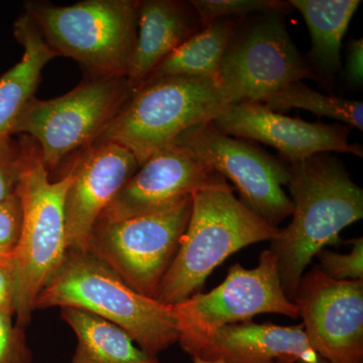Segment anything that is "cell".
Returning <instances> with one entry per match:
<instances>
[{
  "mask_svg": "<svg viewBox=\"0 0 363 363\" xmlns=\"http://www.w3.org/2000/svg\"><path fill=\"white\" fill-rule=\"evenodd\" d=\"M21 167L20 142L16 143L11 138L0 140V201L16 192Z\"/></svg>",
  "mask_w": 363,
  "mask_h": 363,
  "instance_id": "4316f807",
  "label": "cell"
},
{
  "mask_svg": "<svg viewBox=\"0 0 363 363\" xmlns=\"http://www.w3.org/2000/svg\"><path fill=\"white\" fill-rule=\"evenodd\" d=\"M197 357L218 363H312L319 357L302 324L281 326L247 321L218 329Z\"/></svg>",
  "mask_w": 363,
  "mask_h": 363,
  "instance_id": "2e32d148",
  "label": "cell"
},
{
  "mask_svg": "<svg viewBox=\"0 0 363 363\" xmlns=\"http://www.w3.org/2000/svg\"><path fill=\"white\" fill-rule=\"evenodd\" d=\"M363 40H352L348 45L346 79L350 86L362 88L363 84Z\"/></svg>",
  "mask_w": 363,
  "mask_h": 363,
  "instance_id": "f1b7e54d",
  "label": "cell"
},
{
  "mask_svg": "<svg viewBox=\"0 0 363 363\" xmlns=\"http://www.w3.org/2000/svg\"><path fill=\"white\" fill-rule=\"evenodd\" d=\"M209 168L229 179L240 192V200L271 226L278 227L292 216L294 205L284 186L290 182V169L253 143L233 138L212 123L198 124L176 140Z\"/></svg>",
  "mask_w": 363,
  "mask_h": 363,
  "instance_id": "8fae6325",
  "label": "cell"
},
{
  "mask_svg": "<svg viewBox=\"0 0 363 363\" xmlns=\"http://www.w3.org/2000/svg\"><path fill=\"white\" fill-rule=\"evenodd\" d=\"M294 303L318 357L363 363V279L336 281L315 267L301 279Z\"/></svg>",
  "mask_w": 363,
  "mask_h": 363,
  "instance_id": "7c38bea8",
  "label": "cell"
},
{
  "mask_svg": "<svg viewBox=\"0 0 363 363\" xmlns=\"http://www.w3.org/2000/svg\"><path fill=\"white\" fill-rule=\"evenodd\" d=\"M221 177L191 150L175 143L143 162L98 220H124L166 209Z\"/></svg>",
  "mask_w": 363,
  "mask_h": 363,
  "instance_id": "9a60e30c",
  "label": "cell"
},
{
  "mask_svg": "<svg viewBox=\"0 0 363 363\" xmlns=\"http://www.w3.org/2000/svg\"><path fill=\"white\" fill-rule=\"evenodd\" d=\"M260 104L271 111L303 109L318 116L336 119L350 128L363 130V104L362 101L323 94L313 90L302 81H296L267 95Z\"/></svg>",
  "mask_w": 363,
  "mask_h": 363,
  "instance_id": "7402d4cb",
  "label": "cell"
},
{
  "mask_svg": "<svg viewBox=\"0 0 363 363\" xmlns=\"http://www.w3.org/2000/svg\"><path fill=\"white\" fill-rule=\"evenodd\" d=\"M16 302V283L11 252L0 257V311L13 315Z\"/></svg>",
  "mask_w": 363,
  "mask_h": 363,
  "instance_id": "83f0119b",
  "label": "cell"
},
{
  "mask_svg": "<svg viewBox=\"0 0 363 363\" xmlns=\"http://www.w3.org/2000/svg\"><path fill=\"white\" fill-rule=\"evenodd\" d=\"M138 168L135 157L116 143H97L77 152L64 205L67 250H88L98 219Z\"/></svg>",
  "mask_w": 363,
  "mask_h": 363,
  "instance_id": "5bb4252c",
  "label": "cell"
},
{
  "mask_svg": "<svg viewBox=\"0 0 363 363\" xmlns=\"http://www.w3.org/2000/svg\"><path fill=\"white\" fill-rule=\"evenodd\" d=\"M293 219L281 229L269 250L289 300L295 301L306 269L320 250L339 240V233L363 217V191L330 152L289 164Z\"/></svg>",
  "mask_w": 363,
  "mask_h": 363,
  "instance_id": "6da1fadb",
  "label": "cell"
},
{
  "mask_svg": "<svg viewBox=\"0 0 363 363\" xmlns=\"http://www.w3.org/2000/svg\"><path fill=\"white\" fill-rule=\"evenodd\" d=\"M21 167L18 192L23 204V228L18 245L11 252L16 283L18 325L30 323L40 291L51 281L65 259V197L71 175L67 172L52 181L39 147L21 135Z\"/></svg>",
  "mask_w": 363,
  "mask_h": 363,
  "instance_id": "277c9868",
  "label": "cell"
},
{
  "mask_svg": "<svg viewBox=\"0 0 363 363\" xmlns=\"http://www.w3.org/2000/svg\"><path fill=\"white\" fill-rule=\"evenodd\" d=\"M133 92L123 76L90 77L54 99L33 98L13 135L35 140L51 173L67 157L94 145Z\"/></svg>",
  "mask_w": 363,
  "mask_h": 363,
  "instance_id": "52a82bcc",
  "label": "cell"
},
{
  "mask_svg": "<svg viewBox=\"0 0 363 363\" xmlns=\"http://www.w3.org/2000/svg\"><path fill=\"white\" fill-rule=\"evenodd\" d=\"M182 350L197 357L208 339L227 325L252 321L259 314H279L297 319L298 306L286 298L276 255L266 250L259 266L229 267L223 283L209 293H198L171 306Z\"/></svg>",
  "mask_w": 363,
  "mask_h": 363,
  "instance_id": "ba28073f",
  "label": "cell"
},
{
  "mask_svg": "<svg viewBox=\"0 0 363 363\" xmlns=\"http://www.w3.org/2000/svg\"><path fill=\"white\" fill-rule=\"evenodd\" d=\"M202 28L190 2L140 1L135 44L126 73L131 89H136L162 60Z\"/></svg>",
  "mask_w": 363,
  "mask_h": 363,
  "instance_id": "e0dca14e",
  "label": "cell"
},
{
  "mask_svg": "<svg viewBox=\"0 0 363 363\" xmlns=\"http://www.w3.org/2000/svg\"><path fill=\"white\" fill-rule=\"evenodd\" d=\"M13 315L0 311V363H30L32 352L23 328L14 326Z\"/></svg>",
  "mask_w": 363,
  "mask_h": 363,
  "instance_id": "d4e9b609",
  "label": "cell"
},
{
  "mask_svg": "<svg viewBox=\"0 0 363 363\" xmlns=\"http://www.w3.org/2000/svg\"><path fill=\"white\" fill-rule=\"evenodd\" d=\"M61 312L77 336L72 363H159L116 325L76 308H62Z\"/></svg>",
  "mask_w": 363,
  "mask_h": 363,
  "instance_id": "ffe728a7",
  "label": "cell"
},
{
  "mask_svg": "<svg viewBox=\"0 0 363 363\" xmlns=\"http://www.w3.org/2000/svg\"><path fill=\"white\" fill-rule=\"evenodd\" d=\"M23 204L18 192L0 201V250L11 252L20 240L23 228Z\"/></svg>",
  "mask_w": 363,
  "mask_h": 363,
  "instance_id": "484cf974",
  "label": "cell"
},
{
  "mask_svg": "<svg viewBox=\"0 0 363 363\" xmlns=\"http://www.w3.org/2000/svg\"><path fill=\"white\" fill-rule=\"evenodd\" d=\"M352 250L350 253H337L322 250L316 257L320 260L319 269L329 278L336 281L363 279L362 238L350 241Z\"/></svg>",
  "mask_w": 363,
  "mask_h": 363,
  "instance_id": "cb8c5ba5",
  "label": "cell"
},
{
  "mask_svg": "<svg viewBox=\"0 0 363 363\" xmlns=\"http://www.w3.org/2000/svg\"><path fill=\"white\" fill-rule=\"evenodd\" d=\"M190 4L199 16L203 26L219 18L245 20L253 13H288L291 11L289 2L279 0H192Z\"/></svg>",
  "mask_w": 363,
  "mask_h": 363,
  "instance_id": "603a6c76",
  "label": "cell"
},
{
  "mask_svg": "<svg viewBox=\"0 0 363 363\" xmlns=\"http://www.w3.org/2000/svg\"><path fill=\"white\" fill-rule=\"evenodd\" d=\"M231 104L262 102L290 83L318 81L294 44L281 13H262L240 21L222 59L217 76Z\"/></svg>",
  "mask_w": 363,
  "mask_h": 363,
  "instance_id": "30bf717a",
  "label": "cell"
},
{
  "mask_svg": "<svg viewBox=\"0 0 363 363\" xmlns=\"http://www.w3.org/2000/svg\"><path fill=\"white\" fill-rule=\"evenodd\" d=\"M241 21L226 18L207 23L162 60L145 80L166 76L216 79L222 59Z\"/></svg>",
  "mask_w": 363,
  "mask_h": 363,
  "instance_id": "44dd1931",
  "label": "cell"
},
{
  "mask_svg": "<svg viewBox=\"0 0 363 363\" xmlns=\"http://www.w3.org/2000/svg\"><path fill=\"white\" fill-rule=\"evenodd\" d=\"M7 252H4V250H0V257H2V255H7Z\"/></svg>",
  "mask_w": 363,
  "mask_h": 363,
  "instance_id": "1f68e13d",
  "label": "cell"
},
{
  "mask_svg": "<svg viewBox=\"0 0 363 363\" xmlns=\"http://www.w3.org/2000/svg\"><path fill=\"white\" fill-rule=\"evenodd\" d=\"M279 230L248 209L221 177L193 195L187 228L157 300L174 306L201 293L210 274L230 255L274 240Z\"/></svg>",
  "mask_w": 363,
  "mask_h": 363,
  "instance_id": "3957f363",
  "label": "cell"
},
{
  "mask_svg": "<svg viewBox=\"0 0 363 363\" xmlns=\"http://www.w3.org/2000/svg\"><path fill=\"white\" fill-rule=\"evenodd\" d=\"M298 363H307V362H298ZM312 363H330V362H327V360H325L324 358L319 357H318V359L316 360V362H312Z\"/></svg>",
  "mask_w": 363,
  "mask_h": 363,
  "instance_id": "4dcf8cb0",
  "label": "cell"
},
{
  "mask_svg": "<svg viewBox=\"0 0 363 363\" xmlns=\"http://www.w3.org/2000/svg\"><path fill=\"white\" fill-rule=\"evenodd\" d=\"M193 362H194V363H218V362H206V360H203V359H201V358H199V357L193 358Z\"/></svg>",
  "mask_w": 363,
  "mask_h": 363,
  "instance_id": "f546056e",
  "label": "cell"
},
{
  "mask_svg": "<svg viewBox=\"0 0 363 363\" xmlns=\"http://www.w3.org/2000/svg\"><path fill=\"white\" fill-rule=\"evenodd\" d=\"M192 197L124 220H98L87 250L135 292L157 300L187 228Z\"/></svg>",
  "mask_w": 363,
  "mask_h": 363,
  "instance_id": "9c48e42d",
  "label": "cell"
},
{
  "mask_svg": "<svg viewBox=\"0 0 363 363\" xmlns=\"http://www.w3.org/2000/svg\"><path fill=\"white\" fill-rule=\"evenodd\" d=\"M211 123L227 135L271 145L289 164L320 152L363 157L362 145L348 140L350 126L307 123L271 111L260 102L228 105Z\"/></svg>",
  "mask_w": 363,
  "mask_h": 363,
  "instance_id": "4fadbf2b",
  "label": "cell"
},
{
  "mask_svg": "<svg viewBox=\"0 0 363 363\" xmlns=\"http://www.w3.org/2000/svg\"><path fill=\"white\" fill-rule=\"evenodd\" d=\"M305 20L311 35L312 49L309 52L313 71L318 81L327 88L341 69V47L348 26L359 0H291Z\"/></svg>",
  "mask_w": 363,
  "mask_h": 363,
  "instance_id": "d6986e66",
  "label": "cell"
},
{
  "mask_svg": "<svg viewBox=\"0 0 363 363\" xmlns=\"http://www.w3.org/2000/svg\"><path fill=\"white\" fill-rule=\"evenodd\" d=\"M230 99L215 78L166 76L147 79L133 90L97 143L130 150L140 167L175 145L182 133L211 123Z\"/></svg>",
  "mask_w": 363,
  "mask_h": 363,
  "instance_id": "5b68a950",
  "label": "cell"
},
{
  "mask_svg": "<svg viewBox=\"0 0 363 363\" xmlns=\"http://www.w3.org/2000/svg\"><path fill=\"white\" fill-rule=\"evenodd\" d=\"M51 307L92 313L123 329L152 357L179 340L171 306L135 292L89 250L67 252L35 300V310Z\"/></svg>",
  "mask_w": 363,
  "mask_h": 363,
  "instance_id": "7a4b0ae2",
  "label": "cell"
},
{
  "mask_svg": "<svg viewBox=\"0 0 363 363\" xmlns=\"http://www.w3.org/2000/svg\"><path fill=\"white\" fill-rule=\"evenodd\" d=\"M13 33L23 47V55L0 76V140L13 135L14 126L35 98L43 70L57 57L28 13L16 21Z\"/></svg>",
  "mask_w": 363,
  "mask_h": 363,
  "instance_id": "ac0fdd59",
  "label": "cell"
},
{
  "mask_svg": "<svg viewBox=\"0 0 363 363\" xmlns=\"http://www.w3.org/2000/svg\"><path fill=\"white\" fill-rule=\"evenodd\" d=\"M135 0H86L60 6L28 2L26 11L56 56L77 61L91 78L126 77L138 32Z\"/></svg>",
  "mask_w": 363,
  "mask_h": 363,
  "instance_id": "8992f818",
  "label": "cell"
}]
</instances>
